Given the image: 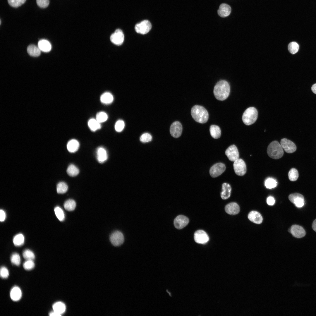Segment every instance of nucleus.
Listing matches in <instances>:
<instances>
[{
	"label": "nucleus",
	"instance_id": "42",
	"mask_svg": "<svg viewBox=\"0 0 316 316\" xmlns=\"http://www.w3.org/2000/svg\"><path fill=\"white\" fill-rule=\"evenodd\" d=\"M26 0H8L9 4L13 7H18L25 3Z\"/></svg>",
	"mask_w": 316,
	"mask_h": 316
},
{
	"label": "nucleus",
	"instance_id": "31",
	"mask_svg": "<svg viewBox=\"0 0 316 316\" xmlns=\"http://www.w3.org/2000/svg\"><path fill=\"white\" fill-rule=\"evenodd\" d=\"M79 172L78 169L73 164L70 165L67 169V174L71 176H77L79 174Z\"/></svg>",
	"mask_w": 316,
	"mask_h": 316
},
{
	"label": "nucleus",
	"instance_id": "30",
	"mask_svg": "<svg viewBox=\"0 0 316 316\" xmlns=\"http://www.w3.org/2000/svg\"><path fill=\"white\" fill-rule=\"evenodd\" d=\"M24 241V237L23 235L21 233L16 235L13 239L14 244L16 246H19L22 245Z\"/></svg>",
	"mask_w": 316,
	"mask_h": 316
},
{
	"label": "nucleus",
	"instance_id": "49",
	"mask_svg": "<svg viewBox=\"0 0 316 316\" xmlns=\"http://www.w3.org/2000/svg\"><path fill=\"white\" fill-rule=\"evenodd\" d=\"M49 315L50 316H59L61 315L54 311L53 312L49 313Z\"/></svg>",
	"mask_w": 316,
	"mask_h": 316
},
{
	"label": "nucleus",
	"instance_id": "16",
	"mask_svg": "<svg viewBox=\"0 0 316 316\" xmlns=\"http://www.w3.org/2000/svg\"><path fill=\"white\" fill-rule=\"evenodd\" d=\"M189 222L188 217L183 215L177 216L174 219V225L176 229H181L187 225Z\"/></svg>",
	"mask_w": 316,
	"mask_h": 316
},
{
	"label": "nucleus",
	"instance_id": "23",
	"mask_svg": "<svg viewBox=\"0 0 316 316\" xmlns=\"http://www.w3.org/2000/svg\"><path fill=\"white\" fill-rule=\"evenodd\" d=\"M38 47L41 51L44 52L49 51L51 48L50 43L47 40L44 39L40 40L38 42Z\"/></svg>",
	"mask_w": 316,
	"mask_h": 316
},
{
	"label": "nucleus",
	"instance_id": "29",
	"mask_svg": "<svg viewBox=\"0 0 316 316\" xmlns=\"http://www.w3.org/2000/svg\"><path fill=\"white\" fill-rule=\"evenodd\" d=\"M88 126L91 130L95 131L100 129L101 128L100 123L96 119L92 118L90 119L88 122Z\"/></svg>",
	"mask_w": 316,
	"mask_h": 316
},
{
	"label": "nucleus",
	"instance_id": "3",
	"mask_svg": "<svg viewBox=\"0 0 316 316\" xmlns=\"http://www.w3.org/2000/svg\"><path fill=\"white\" fill-rule=\"evenodd\" d=\"M267 152L268 156L274 159L280 158L284 154L283 149L281 145L276 140L272 141L269 145Z\"/></svg>",
	"mask_w": 316,
	"mask_h": 316
},
{
	"label": "nucleus",
	"instance_id": "1",
	"mask_svg": "<svg viewBox=\"0 0 316 316\" xmlns=\"http://www.w3.org/2000/svg\"><path fill=\"white\" fill-rule=\"evenodd\" d=\"M213 92L215 97L217 99L220 101L225 100L230 94L229 84L225 80L218 81L214 87Z\"/></svg>",
	"mask_w": 316,
	"mask_h": 316
},
{
	"label": "nucleus",
	"instance_id": "7",
	"mask_svg": "<svg viewBox=\"0 0 316 316\" xmlns=\"http://www.w3.org/2000/svg\"><path fill=\"white\" fill-rule=\"evenodd\" d=\"M110 240L111 243L114 246L121 245L123 243L124 237L120 231H116L113 232L110 236Z\"/></svg>",
	"mask_w": 316,
	"mask_h": 316
},
{
	"label": "nucleus",
	"instance_id": "28",
	"mask_svg": "<svg viewBox=\"0 0 316 316\" xmlns=\"http://www.w3.org/2000/svg\"><path fill=\"white\" fill-rule=\"evenodd\" d=\"M27 51L28 54L32 56H38L40 54L41 50L38 47L33 44L30 45L28 47Z\"/></svg>",
	"mask_w": 316,
	"mask_h": 316
},
{
	"label": "nucleus",
	"instance_id": "18",
	"mask_svg": "<svg viewBox=\"0 0 316 316\" xmlns=\"http://www.w3.org/2000/svg\"><path fill=\"white\" fill-rule=\"evenodd\" d=\"M231 11V8L229 5L226 4H222L219 6L217 13L219 16L224 18L229 16Z\"/></svg>",
	"mask_w": 316,
	"mask_h": 316
},
{
	"label": "nucleus",
	"instance_id": "47",
	"mask_svg": "<svg viewBox=\"0 0 316 316\" xmlns=\"http://www.w3.org/2000/svg\"><path fill=\"white\" fill-rule=\"evenodd\" d=\"M275 202V201L274 198L272 196L269 197L267 200V204L270 205H274Z\"/></svg>",
	"mask_w": 316,
	"mask_h": 316
},
{
	"label": "nucleus",
	"instance_id": "15",
	"mask_svg": "<svg viewBox=\"0 0 316 316\" xmlns=\"http://www.w3.org/2000/svg\"><path fill=\"white\" fill-rule=\"evenodd\" d=\"M182 129V125L178 121L174 122L170 127V134L174 138H178L181 134Z\"/></svg>",
	"mask_w": 316,
	"mask_h": 316
},
{
	"label": "nucleus",
	"instance_id": "8",
	"mask_svg": "<svg viewBox=\"0 0 316 316\" xmlns=\"http://www.w3.org/2000/svg\"><path fill=\"white\" fill-rule=\"evenodd\" d=\"M288 199L291 202L294 204L297 207H301L304 205V197L300 194L298 193L291 194L289 195Z\"/></svg>",
	"mask_w": 316,
	"mask_h": 316
},
{
	"label": "nucleus",
	"instance_id": "26",
	"mask_svg": "<svg viewBox=\"0 0 316 316\" xmlns=\"http://www.w3.org/2000/svg\"><path fill=\"white\" fill-rule=\"evenodd\" d=\"M114 97L113 95L110 92H106L103 93L101 96L100 99L102 103L108 104H111L113 101Z\"/></svg>",
	"mask_w": 316,
	"mask_h": 316
},
{
	"label": "nucleus",
	"instance_id": "21",
	"mask_svg": "<svg viewBox=\"0 0 316 316\" xmlns=\"http://www.w3.org/2000/svg\"><path fill=\"white\" fill-rule=\"evenodd\" d=\"M10 296L11 299L14 301L20 300L22 296V292L20 288L17 286L13 287L11 290Z\"/></svg>",
	"mask_w": 316,
	"mask_h": 316
},
{
	"label": "nucleus",
	"instance_id": "43",
	"mask_svg": "<svg viewBox=\"0 0 316 316\" xmlns=\"http://www.w3.org/2000/svg\"><path fill=\"white\" fill-rule=\"evenodd\" d=\"M124 126V122L122 120H119L115 123V130L117 132H121L123 129Z\"/></svg>",
	"mask_w": 316,
	"mask_h": 316
},
{
	"label": "nucleus",
	"instance_id": "45",
	"mask_svg": "<svg viewBox=\"0 0 316 316\" xmlns=\"http://www.w3.org/2000/svg\"><path fill=\"white\" fill-rule=\"evenodd\" d=\"M0 276L2 278L4 279L7 278L9 275L8 269L5 267H1L0 269Z\"/></svg>",
	"mask_w": 316,
	"mask_h": 316
},
{
	"label": "nucleus",
	"instance_id": "25",
	"mask_svg": "<svg viewBox=\"0 0 316 316\" xmlns=\"http://www.w3.org/2000/svg\"><path fill=\"white\" fill-rule=\"evenodd\" d=\"M53 311L60 314H63L65 311L66 307L65 304L61 302H58L53 305Z\"/></svg>",
	"mask_w": 316,
	"mask_h": 316
},
{
	"label": "nucleus",
	"instance_id": "10",
	"mask_svg": "<svg viewBox=\"0 0 316 316\" xmlns=\"http://www.w3.org/2000/svg\"><path fill=\"white\" fill-rule=\"evenodd\" d=\"M280 144L283 149L287 153H293L296 149L295 144L292 141L286 138H284L281 139Z\"/></svg>",
	"mask_w": 316,
	"mask_h": 316
},
{
	"label": "nucleus",
	"instance_id": "11",
	"mask_svg": "<svg viewBox=\"0 0 316 316\" xmlns=\"http://www.w3.org/2000/svg\"><path fill=\"white\" fill-rule=\"evenodd\" d=\"M225 153L229 160L231 161L234 162L239 159V152L237 147L234 145L229 147L226 150Z\"/></svg>",
	"mask_w": 316,
	"mask_h": 316
},
{
	"label": "nucleus",
	"instance_id": "17",
	"mask_svg": "<svg viewBox=\"0 0 316 316\" xmlns=\"http://www.w3.org/2000/svg\"><path fill=\"white\" fill-rule=\"evenodd\" d=\"M239 206L236 203L233 202L226 205L225 207V210L227 214L230 215H235L239 212Z\"/></svg>",
	"mask_w": 316,
	"mask_h": 316
},
{
	"label": "nucleus",
	"instance_id": "20",
	"mask_svg": "<svg viewBox=\"0 0 316 316\" xmlns=\"http://www.w3.org/2000/svg\"><path fill=\"white\" fill-rule=\"evenodd\" d=\"M97 158L98 162L103 163L106 161L108 158V155L106 150L102 147H98L96 151Z\"/></svg>",
	"mask_w": 316,
	"mask_h": 316
},
{
	"label": "nucleus",
	"instance_id": "9",
	"mask_svg": "<svg viewBox=\"0 0 316 316\" xmlns=\"http://www.w3.org/2000/svg\"><path fill=\"white\" fill-rule=\"evenodd\" d=\"M226 166L223 163H219L214 165L210 169L209 174L212 177H216L220 175L225 171Z\"/></svg>",
	"mask_w": 316,
	"mask_h": 316
},
{
	"label": "nucleus",
	"instance_id": "14",
	"mask_svg": "<svg viewBox=\"0 0 316 316\" xmlns=\"http://www.w3.org/2000/svg\"><path fill=\"white\" fill-rule=\"evenodd\" d=\"M288 231L294 237L297 238H300L304 237L306 234L303 228L297 225H293L289 229Z\"/></svg>",
	"mask_w": 316,
	"mask_h": 316
},
{
	"label": "nucleus",
	"instance_id": "12",
	"mask_svg": "<svg viewBox=\"0 0 316 316\" xmlns=\"http://www.w3.org/2000/svg\"><path fill=\"white\" fill-rule=\"evenodd\" d=\"M111 41L114 44L117 45H121L123 42L124 35L122 31L117 29L110 36Z\"/></svg>",
	"mask_w": 316,
	"mask_h": 316
},
{
	"label": "nucleus",
	"instance_id": "24",
	"mask_svg": "<svg viewBox=\"0 0 316 316\" xmlns=\"http://www.w3.org/2000/svg\"><path fill=\"white\" fill-rule=\"evenodd\" d=\"M79 143L78 141L75 139L69 140L67 145V148L68 151L71 153L76 152L79 147Z\"/></svg>",
	"mask_w": 316,
	"mask_h": 316
},
{
	"label": "nucleus",
	"instance_id": "37",
	"mask_svg": "<svg viewBox=\"0 0 316 316\" xmlns=\"http://www.w3.org/2000/svg\"><path fill=\"white\" fill-rule=\"evenodd\" d=\"M108 118V115L105 112L101 111L97 114L96 119L101 123L106 121Z\"/></svg>",
	"mask_w": 316,
	"mask_h": 316
},
{
	"label": "nucleus",
	"instance_id": "36",
	"mask_svg": "<svg viewBox=\"0 0 316 316\" xmlns=\"http://www.w3.org/2000/svg\"><path fill=\"white\" fill-rule=\"evenodd\" d=\"M277 184V182L274 178H269L265 181V185L267 188L272 189L276 187Z\"/></svg>",
	"mask_w": 316,
	"mask_h": 316
},
{
	"label": "nucleus",
	"instance_id": "50",
	"mask_svg": "<svg viewBox=\"0 0 316 316\" xmlns=\"http://www.w3.org/2000/svg\"><path fill=\"white\" fill-rule=\"evenodd\" d=\"M312 227L313 229L316 232V219L313 221L312 225Z\"/></svg>",
	"mask_w": 316,
	"mask_h": 316
},
{
	"label": "nucleus",
	"instance_id": "46",
	"mask_svg": "<svg viewBox=\"0 0 316 316\" xmlns=\"http://www.w3.org/2000/svg\"><path fill=\"white\" fill-rule=\"evenodd\" d=\"M38 6L41 8H44L47 7L49 5V0H36Z\"/></svg>",
	"mask_w": 316,
	"mask_h": 316
},
{
	"label": "nucleus",
	"instance_id": "5",
	"mask_svg": "<svg viewBox=\"0 0 316 316\" xmlns=\"http://www.w3.org/2000/svg\"><path fill=\"white\" fill-rule=\"evenodd\" d=\"M151 28V24L147 20L142 21L136 24L135 27V30L137 33L143 35L148 32Z\"/></svg>",
	"mask_w": 316,
	"mask_h": 316
},
{
	"label": "nucleus",
	"instance_id": "38",
	"mask_svg": "<svg viewBox=\"0 0 316 316\" xmlns=\"http://www.w3.org/2000/svg\"><path fill=\"white\" fill-rule=\"evenodd\" d=\"M55 214L59 221H63L65 219V215L64 212L61 208L59 207H56L54 209Z\"/></svg>",
	"mask_w": 316,
	"mask_h": 316
},
{
	"label": "nucleus",
	"instance_id": "6",
	"mask_svg": "<svg viewBox=\"0 0 316 316\" xmlns=\"http://www.w3.org/2000/svg\"><path fill=\"white\" fill-rule=\"evenodd\" d=\"M233 167L235 172L237 175L242 176L246 173V164L242 159L239 158L234 162Z\"/></svg>",
	"mask_w": 316,
	"mask_h": 316
},
{
	"label": "nucleus",
	"instance_id": "40",
	"mask_svg": "<svg viewBox=\"0 0 316 316\" xmlns=\"http://www.w3.org/2000/svg\"><path fill=\"white\" fill-rule=\"evenodd\" d=\"M11 261L13 265L19 266L20 263V258L19 254L17 253H13L11 256Z\"/></svg>",
	"mask_w": 316,
	"mask_h": 316
},
{
	"label": "nucleus",
	"instance_id": "33",
	"mask_svg": "<svg viewBox=\"0 0 316 316\" xmlns=\"http://www.w3.org/2000/svg\"><path fill=\"white\" fill-rule=\"evenodd\" d=\"M57 192L58 193L63 194L66 193L68 189V186L64 182H59L56 186Z\"/></svg>",
	"mask_w": 316,
	"mask_h": 316
},
{
	"label": "nucleus",
	"instance_id": "19",
	"mask_svg": "<svg viewBox=\"0 0 316 316\" xmlns=\"http://www.w3.org/2000/svg\"><path fill=\"white\" fill-rule=\"evenodd\" d=\"M248 217L250 221L256 224H260L262 221L263 219L261 215L256 211L250 212L248 214Z\"/></svg>",
	"mask_w": 316,
	"mask_h": 316
},
{
	"label": "nucleus",
	"instance_id": "2",
	"mask_svg": "<svg viewBox=\"0 0 316 316\" xmlns=\"http://www.w3.org/2000/svg\"><path fill=\"white\" fill-rule=\"evenodd\" d=\"M191 113L193 118L197 122L204 123H206L208 120V112L202 106H194L191 109Z\"/></svg>",
	"mask_w": 316,
	"mask_h": 316
},
{
	"label": "nucleus",
	"instance_id": "34",
	"mask_svg": "<svg viewBox=\"0 0 316 316\" xmlns=\"http://www.w3.org/2000/svg\"><path fill=\"white\" fill-rule=\"evenodd\" d=\"M299 176L297 170L295 168L291 169L288 173V177L290 181H296Z\"/></svg>",
	"mask_w": 316,
	"mask_h": 316
},
{
	"label": "nucleus",
	"instance_id": "13",
	"mask_svg": "<svg viewBox=\"0 0 316 316\" xmlns=\"http://www.w3.org/2000/svg\"><path fill=\"white\" fill-rule=\"evenodd\" d=\"M194 239L196 242L199 244H205L209 241L207 234L202 230H198L194 234Z\"/></svg>",
	"mask_w": 316,
	"mask_h": 316
},
{
	"label": "nucleus",
	"instance_id": "35",
	"mask_svg": "<svg viewBox=\"0 0 316 316\" xmlns=\"http://www.w3.org/2000/svg\"><path fill=\"white\" fill-rule=\"evenodd\" d=\"M299 45L296 42H293L289 43L288 45V49L289 52L292 54L296 53L299 49Z\"/></svg>",
	"mask_w": 316,
	"mask_h": 316
},
{
	"label": "nucleus",
	"instance_id": "48",
	"mask_svg": "<svg viewBox=\"0 0 316 316\" xmlns=\"http://www.w3.org/2000/svg\"><path fill=\"white\" fill-rule=\"evenodd\" d=\"M6 214L4 211L2 209L0 210V220L1 221H3L6 218Z\"/></svg>",
	"mask_w": 316,
	"mask_h": 316
},
{
	"label": "nucleus",
	"instance_id": "51",
	"mask_svg": "<svg viewBox=\"0 0 316 316\" xmlns=\"http://www.w3.org/2000/svg\"><path fill=\"white\" fill-rule=\"evenodd\" d=\"M311 90L314 93L316 94V83L313 84L312 85L311 87Z\"/></svg>",
	"mask_w": 316,
	"mask_h": 316
},
{
	"label": "nucleus",
	"instance_id": "22",
	"mask_svg": "<svg viewBox=\"0 0 316 316\" xmlns=\"http://www.w3.org/2000/svg\"><path fill=\"white\" fill-rule=\"evenodd\" d=\"M222 191L221 193V196L223 200H226L229 198L231 195V188L230 185L228 183H224L222 185Z\"/></svg>",
	"mask_w": 316,
	"mask_h": 316
},
{
	"label": "nucleus",
	"instance_id": "44",
	"mask_svg": "<svg viewBox=\"0 0 316 316\" xmlns=\"http://www.w3.org/2000/svg\"><path fill=\"white\" fill-rule=\"evenodd\" d=\"M152 137L151 135L147 133L142 134L140 138V141L142 142H147L151 141Z\"/></svg>",
	"mask_w": 316,
	"mask_h": 316
},
{
	"label": "nucleus",
	"instance_id": "4",
	"mask_svg": "<svg viewBox=\"0 0 316 316\" xmlns=\"http://www.w3.org/2000/svg\"><path fill=\"white\" fill-rule=\"evenodd\" d=\"M258 116L257 109L253 107L247 108L243 113L242 119L243 122L247 125H250L254 123Z\"/></svg>",
	"mask_w": 316,
	"mask_h": 316
},
{
	"label": "nucleus",
	"instance_id": "41",
	"mask_svg": "<svg viewBox=\"0 0 316 316\" xmlns=\"http://www.w3.org/2000/svg\"><path fill=\"white\" fill-rule=\"evenodd\" d=\"M35 266V263L32 260H26L23 264L24 269L27 270H30L33 269Z\"/></svg>",
	"mask_w": 316,
	"mask_h": 316
},
{
	"label": "nucleus",
	"instance_id": "32",
	"mask_svg": "<svg viewBox=\"0 0 316 316\" xmlns=\"http://www.w3.org/2000/svg\"><path fill=\"white\" fill-rule=\"evenodd\" d=\"M64 207L65 209L68 211L73 210L76 207V203L73 200L70 199L66 200L64 203Z\"/></svg>",
	"mask_w": 316,
	"mask_h": 316
},
{
	"label": "nucleus",
	"instance_id": "39",
	"mask_svg": "<svg viewBox=\"0 0 316 316\" xmlns=\"http://www.w3.org/2000/svg\"><path fill=\"white\" fill-rule=\"evenodd\" d=\"M23 255L26 260H33L35 258V255L34 253L32 251L29 249L24 250L23 253Z\"/></svg>",
	"mask_w": 316,
	"mask_h": 316
},
{
	"label": "nucleus",
	"instance_id": "27",
	"mask_svg": "<svg viewBox=\"0 0 316 316\" xmlns=\"http://www.w3.org/2000/svg\"><path fill=\"white\" fill-rule=\"evenodd\" d=\"M210 135L214 139L219 138L221 135V130L219 127L216 125H212L209 128Z\"/></svg>",
	"mask_w": 316,
	"mask_h": 316
}]
</instances>
